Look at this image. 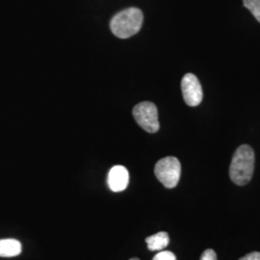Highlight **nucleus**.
<instances>
[{
	"label": "nucleus",
	"mask_w": 260,
	"mask_h": 260,
	"mask_svg": "<svg viewBox=\"0 0 260 260\" xmlns=\"http://www.w3.org/2000/svg\"><path fill=\"white\" fill-rule=\"evenodd\" d=\"M144 15L138 8H128L118 13L111 19L113 34L120 39H127L137 34L143 25Z\"/></svg>",
	"instance_id": "nucleus-2"
},
{
	"label": "nucleus",
	"mask_w": 260,
	"mask_h": 260,
	"mask_svg": "<svg viewBox=\"0 0 260 260\" xmlns=\"http://www.w3.org/2000/svg\"><path fill=\"white\" fill-rule=\"evenodd\" d=\"M130 260H140L139 258H131Z\"/></svg>",
	"instance_id": "nucleus-13"
},
{
	"label": "nucleus",
	"mask_w": 260,
	"mask_h": 260,
	"mask_svg": "<svg viewBox=\"0 0 260 260\" xmlns=\"http://www.w3.org/2000/svg\"><path fill=\"white\" fill-rule=\"evenodd\" d=\"M133 116L136 122L149 133H155L159 130L157 107L149 102L140 103L133 108Z\"/></svg>",
	"instance_id": "nucleus-4"
},
{
	"label": "nucleus",
	"mask_w": 260,
	"mask_h": 260,
	"mask_svg": "<svg viewBox=\"0 0 260 260\" xmlns=\"http://www.w3.org/2000/svg\"><path fill=\"white\" fill-rule=\"evenodd\" d=\"M239 260H260L259 251H252L248 254H246L245 256H243Z\"/></svg>",
	"instance_id": "nucleus-12"
},
{
	"label": "nucleus",
	"mask_w": 260,
	"mask_h": 260,
	"mask_svg": "<svg viewBox=\"0 0 260 260\" xmlns=\"http://www.w3.org/2000/svg\"><path fill=\"white\" fill-rule=\"evenodd\" d=\"M181 91L188 106L195 107L203 101V88L198 77L193 74H186L181 80Z\"/></svg>",
	"instance_id": "nucleus-5"
},
{
	"label": "nucleus",
	"mask_w": 260,
	"mask_h": 260,
	"mask_svg": "<svg viewBox=\"0 0 260 260\" xmlns=\"http://www.w3.org/2000/svg\"><path fill=\"white\" fill-rule=\"evenodd\" d=\"M154 174L158 180L168 189H173L178 184L181 175L179 160L173 156L162 158L154 168Z\"/></svg>",
	"instance_id": "nucleus-3"
},
{
	"label": "nucleus",
	"mask_w": 260,
	"mask_h": 260,
	"mask_svg": "<svg viewBox=\"0 0 260 260\" xmlns=\"http://www.w3.org/2000/svg\"><path fill=\"white\" fill-rule=\"evenodd\" d=\"M244 6L249 10L251 15L260 22V0H243Z\"/></svg>",
	"instance_id": "nucleus-9"
},
{
	"label": "nucleus",
	"mask_w": 260,
	"mask_h": 260,
	"mask_svg": "<svg viewBox=\"0 0 260 260\" xmlns=\"http://www.w3.org/2000/svg\"><path fill=\"white\" fill-rule=\"evenodd\" d=\"M201 260H217V254L211 249L205 250L201 256Z\"/></svg>",
	"instance_id": "nucleus-11"
},
{
	"label": "nucleus",
	"mask_w": 260,
	"mask_h": 260,
	"mask_svg": "<svg viewBox=\"0 0 260 260\" xmlns=\"http://www.w3.org/2000/svg\"><path fill=\"white\" fill-rule=\"evenodd\" d=\"M107 182L113 192L125 190L129 182V173L127 169L121 165L114 166L109 172Z\"/></svg>",
	"instance_id": "nucleus-6"
},
{
	"label": "nucleus",
	"mask_w": 260,
	"mask_h": 260,
	"mask_svg": "<svg viewBox=\"0 0 260 260\" xmlns=\"http://www.w3.org/2000/svg\"><path fill=\"white\" fill-rule=\"evenodd\" d=\"M152 260H177V257L172 251H160Z\"/></svg>",
	"instance_id": "nucleus-10"
},
{
	"label": "nucleus",
	"mask_w": 260,
	"mask_h": 260,
	"mask_svg": "<svg viewBox=\"0 0 260 260\" xmlns=\"http://www.w3.org/2000/svg\"><path fill=\"white\" fill-rule=\"evenodd\" d=\"M146 243L148 245V249L149 251H162L169 245L170 237L167 233L161 232L149 236L146 239Z\"/></svg>",
	"instance_id": "nucleus-8"
},
{
	"label": "nucleus",
	"mask_w": 260,
	"mask_h": 260,
	"mask_svg": "<svg viewBox=\"0 0 260 260\" xmlns=\"http://www.w3.org/2000/svg\"><path fill=\"white\" fill-rule=\"evenodd\" d=\"M21 244L16 239H1L0 240V256L14 257L20 254Z\"/></svg>",
	"instance_id": "nucleus-7"
},
{
	"label": "nucleus",
	"mask_w": 260,
	"mask_h": 260,
	"mask_svg": "<svg viewBox=\"0 0 260 260\" xmlns=\"http://www.w3.org/2000/svg\"><path fill=\"white\" fill-rule=\"evenodd\" d=\"M254 171V151L249 145H242L235 150L230 166V177L236 185L251 181Z\"/></svg>",
	"instance_id": "nucleus-1"
}]
</instances>
